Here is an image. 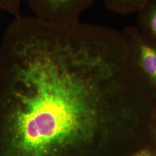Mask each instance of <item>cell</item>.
Returning a JSON list of instances; mask_svg holds the SVG:
<instances>
[{
    "label": "cell",
    "mask_w": 156,
    "mask_h": 156,
    "mask_svg": "<svg viewBox=\"0 0 156 156\" xmlns=\"http://www.w3.org/2000/svg\"><path fill=\"white\" fill-rule=\"evenodd\" d=\"M4 43L22 90L11 110L0 156H90L98 151L99 118L93 83L115 76L114 58L90 24L14 20Z\"/></svg>",
    "instance_id": "obj_1"
},
{
    "label": "cell",
    "mask_w": 156,
    "mask_h": 156,
    "mask_svg": "<svg viewBox=\"0 0 156 156\" xmlns=\"http://www.w3.org/2000/svg\"><path fill=\"white\" fill-rule=\"evenodd\" d=\"M133 156H154V155L148 151H143L135 154Z\"/></svg>",
    "instance_id": "obj_6"
},
{
    "label": "cell",
    "mask_w": 156,
    "mask_h": 156,
    "mask_svg": "<svg viewBox=\"0 0 156 156\" xmlns=\"http://www.w3.org/2000/svg\"><path fill=\"white\" fill-rule=\"evenodd\" d=\"M140 33L156 44V0H149L136 13Z\"/></svg>",
    "instance_id": "obj_3"
},
{
    "label": "cell",
    "mask_w": 156,
    "mask_h": 156,
    "mask_svg": "<svg viewBox=\"0 0 156 156\" xmlns=\"http://www.w3.org/2000/svg\"><path fill=\"white\" fill-rule=\"evenodd\" d=\"M97 0H23L35 17L46 22L68 24L79 22L81 15Z\"/></svg>",
    "instance_id": "obj_2"
},
{
    "label": "cell",
    "mask_w": 156,
    "mask_h": 156,
    "mask_svg": "<svg viewBox=\"0 0 156 156\" xmlns=\"http://www.w3.org/2000/svg\"><path fill=\"white\" fill-rule=\"evenodd\" d=\"M23 0H0V11L5 12L14 17L15 19L22 17L20 6Z\"/></svg>",
    "instance_id": "obj_5"
},
{
    "label": "cell",
    "mask_w": 156,
    "mask_h": 156,
    "mask_svg": "<svg viewBox=\"0 0 156 156\" xmlns=\"http://www.w3.org/2000/svg\"><path fill=\"white\" fill-rule=\"evenodd\" d=\"M149 0H104L107 8L119 15L136 13Z\"/></svg>",
    "instance_id": "obj_4"
}]
</instances>
